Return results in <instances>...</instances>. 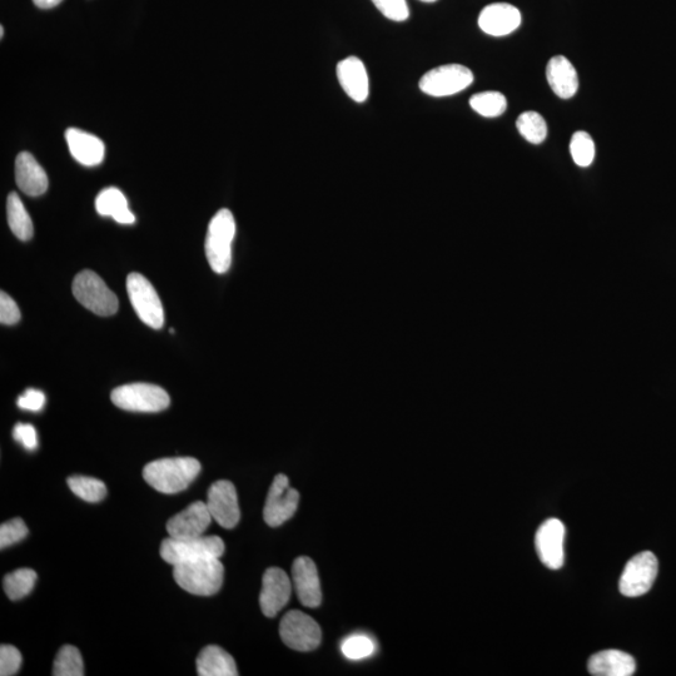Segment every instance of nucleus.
<instances>
[{"label":"nucleus","mask_w":676,"mask_h":676,"mask_svg":"<svg viewBox=\"0 0 676 676\" xmlns=\"http://www.w3.org/2000/svg\"><path fill=\"white\" fill-rule=\"evenodd\" d=\"M111 399L119 409L132 412H161L171 404L162 387L143 382L117 387Z\"/></svg>","instance_id":"423d86ee"},{"label":"nucleus","mask_w":676,"mask_h":676,"mask_svg":"<svg viewBox=\"0 0 676 676\" xmlns=\"http://www.w3.org/2000/svg\"><path fill=\"white\" fill-rule=\"evenodd\" d=\"M280 635L288 648L297 651H312L321 643L320 625L310 615L291 610L283 616Z\"/></svg>","instance_id":"9d476101"},{"label":"nucleus","mask_w":676,"mask_h":676,"mask_svg":"<svg viewBox=\"0 0 676 676\" xmlns=\"http://www.w3.org/2000/svg\"><path fill=\"white\" fill-rule=\"evenodd\" d=\"M565 526L559 519L546 520L536 533V551L541 563L550 570H559L564 565Z\"/></svg>","instance_id":"ddd939ff"},{"label":"nucleus","mask_w":676,"mask_h":676,"mask_svg":"<svg viewBox=\"0 0 676 676\" xmlns=\"http://www.w3.org/2000/svg\"><path fill=\"white\" fill-rule=\"evenodd\" d=\"M292 583L282 569L271 568L266 570L262 579L260 605L263 615L275 618L290 601Z\"/></svg>","instance_id":"4468645a"},{"label":"nucleus","mask_w":676,"mask_h":676,"mask_svg":"<svg viewBox=\"0 0 676 676\" xmlns=\"http://www.w3.org/2000/svg\"><path fill=\"white\" fill-rule=\"evenodd\" d=\"M96 210L103 217H112L121 225H133L136 216L128 208V201L122 191L116 187H109L99 193L96 200Z\"/></svg>","instance_id":"b1692460"},{"label":"nucleus","mask_w":676,"mask_h":676,"mask_svg":"<svg viewBox=\"0 0 676 676\" xmlns=\"http://www.w3.org/2000/svg\"><path fill=\"white\" fill-rule=\"evenodd\" d=\"M173 578L187 593L211 596L221 590L225 568L220 559H202L173 566Z\"/></svg>","instance_id":"f03ea898"},{"label":"nucleus","mask_w":676,"mask_h":676,"mask_svg":"<svg viewBox=\"0 0 676 676\" xmlns=\"http://www.w3.org/2000/svg\"><path fill=\"white\" fill-rule=\"evenodd\" d=\"M197 671L201 676L238 675L235 659L217 645L206 646L198 655Z\"/></svg>","instance_id":"5701e85b"},{"label":"nucleus","mask_w":676,"mask_h":676,"mask_svg":"<svg viewBox=\"0 0 676 676\" xmlns=\"http://www.w3.org/2000/svg\"><path fill=\"white\" fill-rule=\"evenodd\" d=\"M570 152L574 162L580 167H589L595 158V143L589 133H574L570 142Z\"/></svg>","instance_id":"7c9ffc66"},{"label":"nucleus","mask_w":676,"mask_h":676,"mask_svg":"<svg viewBox=\"0 0 676 676\" xmlns=\"http://www.w3.org/2000/svg\"><path fill=\"white\" fill-rule=\"evenodd\" d=\"M236 236V222L230 210L218 211L213 216L205 243L208 263L218 275L230 270L232 263V243Z\"/></svg>","instance_id":"7ed1b4c3"},{"label":"nucleus","mask_w":676,"mask_h":676,"mask_svg":"<svg viewBox=\"0 0 676 676\" xmlns=\"http://www.w3.org/2000/svg\"><path fill=\"white\" fill-rule=\"evenodd\" d=\"M13 437L29 451L36 450L38 447L37 430L31 424H17L13 430Z\"/></svg>","instance_id":"e433bc0d"},{"label":"nucleus","mask_w":676,"mask_h":676,"mask_svg":"<svg viewBox=\"0 0 676 676\" xmlns=\"http://www.w3.org/2000/svg\"><path fill=\"white\" fill-rule=\"evenodd\" d=\"M21 665L22 655L17 648L6 644L0 646V675H16L21 669Z\"/></svg>","instance_id":"f704fd0d"},{"label":"nucleus","mask_w":676,"mask_h":676,"mask_svg":"<svg viewBox=\"0 0 676 676\" xmlns=\"http://www.w3.org/2000/svg\"><path fill=\"white\" fill-rule=\"evenodd\" d=\"M17 404L19 409L38 412L46 405V395L42 391L29 389L19 397Z\"/></svg>","instance_id":"4c0bfd02"},{"label":"nucleus","mask_w":676,"mask_h":676,"mask_svg":"<svg viewBox=\"0 0 676 676\" xmlns=\"http://www.w3.org/2000/svg\"><path fill=\"white\" fill-rule=\"evenodd\" d=\"M372 3L390 21L405 22L410 17L406 0H372Z\"/></svg>","instance_id":"72a5a7b5"},{"label":"nucleus","mask_w":676,"mask_h":676,"mask_svg":"<svg viewBox=\"0 0 676 676\" xmlns=\"http://www.w3.org/2000/svg\"><path fill=\"white\" fill-rule=\"evenodd\" d=\"M27 535L28 528L22 519L8 521V523H4L0 526V548H9V546L26 539Z\"/></svg>","instance_id":"473e14b6"},{"label":"nucleus","mask_w":676,"mask_h":676,"mask_svg":"<svg viewBox=\"0 0 676 676\" xmlns=\"http://www.w3.org/2000/svg\"><path fill=\"white\" fill-rule=\"evenodd\" d=\"M16 181L21 191L31 197L44 195L48 190V176L31 153L22 152L16 159Z\"/></svg>","instance_id":"aec40b11"},{"label":"nucleus","mask_w":676,"mask_h":676,"mask_svg":"<svg viewBox=\"0 0 676 676\" xmlns=\"http://www.w3.org/2000/svg\"><path fill=\"white\" fill-rule=\"evenodd\" d=\"M54 676H83L84 664L81 653L72 645H64L54 660Z\"/></svg>","instance_id":"c85d7f7f"},{"label":"nucleus","mask_w":676,"mask_h":676,"mask_svg":"<svg viewBox=\"0 0 676 676\" xmlns=\"http://www.w3.org/2000/svg\"><path fill=\"white\" fill-rule=\"evenodd\" d=\"M470 106L482 117L495 118L505 113L507 101L504 94L489 91L474 94L470 99Z\"/></svg>","instance_id":"cd10ccee"},{"label":"nucleus","mask_w":676,"mask_h":676,"mask_svg":"<svg viewBox=\"0 0 676 676\" xmlns=\"http://www.w3.org/2000/svg\"><path fill=\"white\" fill-rule=\"evenodd\" d=\"M206 504L212 519L222 528L233 529L240 523L241 511L237 491L231 481H216L208 490Z\"/></svg>","instance_id":"f8f14e48"},{"label":"nucleus","mask_w":676,"mask_h":676,"mask_svg":"<svg viewBox=\"0 0 676 676\" xmlns=\"http://www.w3.org/2000/svg\"><path fill=\"white\" fill-rule=\"evenodd\" d=\"M0 37H4V28L0 27Z\"/></svg>","instance_id":"a19ab883"},{"label":"nucleus","mask_w":676,"mask_h":676,"mask_svg":"<svg viewBox=\"0 0 676 676\" xmlns=\"http://www.w3.org/2000/svg\"><path fill=\"white\" fill-rule=\"evenodd\" d=\"M201 464L193 457H171L149 462L143 477L148 485L162 494H177L196 480Z\"/></svg>","instance_id":"f257e3e1"},{"label":"nucleus","mask_w":676,"mask_h":676,"mask_svg":"<svg viewBox=\"0 0 676 676\" xmlns=\"http://www.w3.org/2000/svg\"><path fill=\"white\" fill-rule=\"evenodd\" d=\"M521 13L507 3H494L482 9L479 16L481 31L492 37L509 36L520 27Z\"/></svg>","instance_id":"f3484780"},{"label":"nucleus","mask_w":676,"mask_h":676,"mask_svg":"<svg viewBox=\"0 0 676 676\" xmlns=\"http://www.w3.org/2000/svg\"><path fill=\"white\" fill-rule=\"evenodd\" d=\"M206 502H193L180 514L173 516L167 523V531L171 538L191 539L205 534L212 521Z\"/></svg>","instance_id":"2eb2a0df"},{"label":"nucleus","mask_w":676,"mask_h":676,"mask_svg":"<svg viewBox=\"0 0 676 676\" xmlns=\"http://www.w3.org/2000/svg\"><path fill=\"white\" fill-rule=\"evenodd\" d=\"M376 645L374 640L364 634H356L347 638L342 643V653L350 660H361L369 658L375 653Z\"/></svg>","instance_id":"2f4dec72"},{"label":"nucleus","mask_w":676,"mask_h":676,"mask_svg":"<svg viewBox=\"0 0 676 676\" xmlns=\"http://www.w3.org/2000/svg\"><path fill=\"white\" fill-rule=\"evenodd\" d=\"M37 573L32 569H19L6 575L3 586L6 594L11 600L26 598L36 585Z\"/></svg>","instance_id":"a878e982"},{"label":"nucleus","mask_w":676,"mask_h":676,"mask_svg":"<svg viewBox=\"0 0 676 676\" xmlns=\"http://www.w3.org/2000/svg\"><path fill=\"white\" fill-rule=\"evenodd\" d=\"M516 127H518L521 136L533 144L543 143L548 136V126H546L545 119L536 112L521 114L516 121Z\"/></svg>","instance_id":"c756f323"},{"label":"nucleus","mask_w":676,"mask_h":676,"mask_svg":"<svg viewBox=\"0 0 676 676\" xmlns=\"http://www.w3.org/2000/svg\"><path fill=\"white\" fill-rule=\"evenodd\" d=\"M127 292L134 311L147 326L159 330L164 325V310L156 288L146 277L131 273L127 278Z\"/></svg>","instance_id":"0eeeda50"},{"label":"nucleus","mask_w":676,"mask_h":676,"mask_svg":"<svg viewBox=\"0 0 676 676\" xmlns=\"http://www.w3.org/2000/svg\"><path fill=\"white\" fill-rule=\"evenodd\" d=\"M659 563L651 551H643L628 561L621 575L619 589L626 598H639L653 588Z\"/></svg>","instance_id":"1a4fd4ad"},{"label":"nucleus","mask_w":676,"mask_h":676,"mask_svg":"<svg viewBox=\"0 0 676 676\" xmlns=\"http://www.w3.org/2000/svg\"><path fill=\"white\" fill-rule=\"evenodd\" d=\"M337 78L342 89L352 101L364 103L370 94L369 74L364 62L357 57H349L337 64Z\"/></svg>","instance_id":"a211bd4d"},{"label":"nucleus","mask_w":676,"mask_h":676,"mask_svg":"<svg viewBox=\"0 0 676 676\" xmlns=\"http://www.w3.org/2000/svg\"><path fill=\"white\" fill-rule=\"evenodd\" d=\"M588 669L595 676H631L635 673L636 661L624 651L604 650L591 656Z\"/></svg>","instance_id":"412c9836"},{"label":"nucleus","mask_w":676,"mask_h":676,"mask_svg":"<svg viewBox=\"0 0 676 676\" xmlns=\"http://www.w3.org/2000/svg\"><path fill=\"white\" fill-rule=\"evenodd\" d=\"M72 290L76 300L98 316L108 317L118 311L117 296L96 272L86 270L78 273Z\"/></svg>","instance_id":"39448f33"},{"label":"nucleus","mask_w":676,"mask_h":676,"mask_svg":"<svg viewBox=\"0 0 676 676\" xmlns=\"http://www.w3.org/2000/svg\"><path fill=\"white\" fill-rule=\"evenodd\" d=\"M7 215L14 236L21 241L31 240L34 233L32 218L17 193H11L8 197Z\"/></svg>","instance_id":"393cba45"},{"label":"nucleus","mask_w":676,"mask_h":676,"mask_svg":"<svg viewBox=\"0 0 676 676\" xmlns=\"http://www.w3.org/2000/svg\"><path fill=\"white\" fill-rule=\"evenodd\" d=\"M68 486L74 495L87 502H99L107 496L106 485L101 480L94 479V477H69Z\"/></svg>","instance_id":"bb28decb"},{"label":"nucleus","mask_w":676,"mask_h":676,"mask_svg":"<svg viewBox=\"0 0 676 676\" xmlns=\"http://www.w3.org/2000/svg\"><path fill=\"white\" fill-rule=\"evenodd\" d=\"M292 579L298 599L307 608H317L322 601L320 576L316 564L307 556L295 560L292 566Z\"/></svg>","instance_id":"dca6fc26"},{"label":"nucleus","mask_w":676,"mask_h":676,"mask_svg":"<svg viewBox=\"0 0 676 676\" xmlns=\"http://www.w3.org/2000/svg\"><path fill=\"white\" fill-rule=\"evenodd\" d=\"M21 320V311L13 298L6 292L0 293V322L3 325L13 326Z\"/></svg>","instance_id":"c9c22d12"},{"label":"nucleus","mask_w":676,"mask_h":676,"mask_svg":"<svg viewBox=\"0 0 676 676\" xmlns=\"http://www.w3.org/2000/svg\"><path fill=\"white\" fill-rule=\"evenodd\" d=\"M66 139L72 157L83 166L94 167L103 162L106 146L101 138L81 129L69 128Z\"/></svg>","instance_id":"6ab92c4d"},{"label":"nucleus","mask_w":676,"mask_h":676,"mask_svg":"<svg viewBox=\"0 0 676 676\" xmlns=\"http://www.w3.org/2000/svg\"><path fill=\"white\" fill-rule=\"evenodd\" d=\"M300 494L290 486L286 475H277L268 491L263 518L271 528H277L296 514Z\"/></svg>","instance_id":"9b49d317"},{"label":"nucleus","mask_w":676,"mask_h":676,"mask_svg":"<svg viewBox=\"0 0 676 676\" xmlns=\"http://www.w3.org/2000/svg\"><path fill=\"white\" fill-rule=\"evenodd\" d=\"M474 82V74L469 68L461 64H446V66L431 69L420 79V89L431 97H449L465 91Z\"/></svg>","instance_id":"6e6552de"},{"label":"nucleus","mask_w":676,"mask_h":676,"mask_svg":"<svg viewBox=\"0 0 676 676\" xmlns=\"http://www.w3.org/2000/svg\"><path fill=\"white\" fill-rule=\"evenodd\" d=\"M546 78H548L551 89L560 98L569 99L578 92V72L564 56H555L550 59L548 68H546Z\"/></svg>","instance_id":"4be33fe9"},{"label":"nucleus","mask_w":676,"mask_h":676,"mask_svg":"<svg viewBox=\"0 0 676 676\" xmlns=\"http://www.w3.org/2000/svg\"><path fill=\"white\" fill-rule=\"evenodd\" d=\"M62 2L63 0H33V3L41 9H52L59 6Z\"/></svg>","instance_id":"58836bf2"},{"label":"nucleus","mask_w":676,"mask_h":676,"mask_svg":"<svg viewBox=\"0 0 676 676\" xmlns=\"http://www.w3.org/2000/svg\"><path fill=\"white\" fill-rule=\"evenodd\" d=\"M422 3H435L437 0H420Z\"/></svg>","instance_id":"ea45409f"},{"label":"nucleus","mask_w":676,"mask_h":676,"mask_svg":"<svg viewBox=\"0 0 676 676\" xmlns=\"http://www.w3.org/2000/svg\"><path fill=\"white\" fill-rule=\"evenodd\" d=\"M225 554V543L218 536H198L191 539H175L169 536L162 541L161 556L173 566L202 559H220Z\"/></svg>","instance_id":"20e7f679"}]
</instances>
